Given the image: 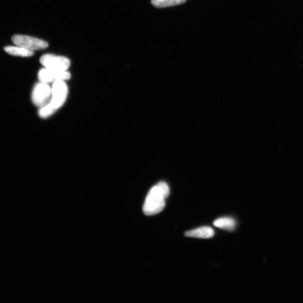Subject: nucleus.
Listing matches in <instances>:
<instances>
[{
    "instance_id": "f257e3e1",
    "label": "nucleus",
    "mask_w": 303,
    "mask_h": 303,
    "mask_svg": "<svg viewBox=\"0 0 303 303\" xmlns=\"http://www.w3.org/2000/svg\"><path fill=\"white\" fill-rule=\"evenodd\" d=\"M169 194V187L165 182H160L152 188L144 203V214L146 216L159 214L164 209L165 200L168 197Z\"/></svg>"
},
{
    "instance_id": "f03ea898",
    "label": "nucleus",
    "mask_w": 303,
    "mask_h": 303,
    "mask_svg": "<svg viewBox=\"0 0 303 303\" xmlns=\"http://www.w3.org/2000/svg\"><path fill=\"white\" fill-rule=\"evenodd\" d=\"M52 95L49 103L56 111L65 103L68 97L69 89L65 81H56L51 86Z\"/></svg>"
},
{
    "instance_id": "7ed1b4c3",
    "label": "nucleus",
    "mask_w": 303,
    "mask_h": 303,
    "mask_svg": "<svg viewBox=\"0 0 303 303\" xmlns=\"http://www.w3.org/2000/svg\"><path fill=\"white\" fill-rule=\"evenodd\" d=\"M51 95V86L49 84L40 82L33 89L32 100L36 106L41 107L50 102Z\"/></svg>"
},
{
    "instance_id": "20e7f679",
    "label": "nucleus",
    "mask_w": 303,
    "mask_h": 303,
    "mask_svg": "<svg viewBox=\"0 0 303 303\" xmlns=\"http://www.w3.org/2000/svg\"><path fill=\"white\" fill-rule=\"evenodd\" d=\"M40 63L45 68L55 71L68 70L70 61L64 56L46 54L41 57Z\"/></svg>"
},
{
    "instance_id": "39448f33",
    "label": "nucleus",
    "mask_w": 303,
    "mask_h": 303,
    "mask_svg": "<svg viewBox=\"0 0 303 303\" xmlns=\"http://www.w3.org/2000/svg\"><path fill=\"white\" fill-rule=\"evenodd\" d=\"M15 45L24 47L31 51L43 50L48 47L46 42L37 38L24 35H15L12 38Z\"/></svg>"
},
{
    "instance_id": "423d86ee",
    "label": "nucleus",
    "mask_w": 303,
    "mask_h": 303,
    "mask_svg": "<svg viewBox=\"0 0 303 303\" xmlns=\"http://www.w3.org/2000/svg\"><path fill=\"white\" fill-rule=\"evenodd\" d=\"M38 77L40 82L49 84L56 81H66L70 78L71 75L67 70L55 71L45 68L40 70Z\"/></svg>"
},
{
    "instance_id": "0eeeda50",
    "label": "nucleus",
    "mask_w": 303,
    "mask_h": 303,
    "mask_svg": "<svg viewBox=\"0 0 303 303\" xmlns=\"http://www.w3.org/2000/svg\"><path fill=\"white\" fill-rule=\"evenodd\" d=\"M214 234V230L211 227L204 226L189 231L185 234V235L187 237L209 239L213 237Z\"/></svg>"
},
{
    "instance_id": "6e6552de",
    "label": "nucleus",
    "mask_w": 303,
    "mask_h": 303,
    "mask_svg": "<svg viewBox=\"0 0 303 303\" xmlns=\"http://www.w3.org/2000/svg\"><path fill=\"white\" fill-rule=\"evenodd\" d=\"M4 50L9 55L21 57H30L34 54L33 51L17 45L14 46H7Z\"/></svg>"
},
{
    "instance_id": "1a4fd4ad",
    "label": "nucleus",
    "mask_w": 303,
    "mask_h": 303,
    "mask_svg": "<svg viewBox=\"0 0 303 303\" xmlns=\"http://www.w3.org/2000/svg\"><path fill=\"white\" fill-rule=\"evenodd\" d=\"M214 225L217 227L227 230H233L235 229L236 222L234 219L230 217H223L217 219L214 222Z\"/></svg>"
},
{
    "instance_id": "9d476101",
    "label": "nucleus",
    "mask_w": 303,
    "mask_h": 303,
    "mask_svg": "<svg viewBox=\"0 0 303 303\" xmlns=\"http://www.w3.org/2000/svg\"><path fill=\"white\" fill-rule=\"evenodd\" d=\"M186 2V0H151L152 4L156 8H164L179 6Z\"/></svg>"
},
{
    "instance_id": "9b49d317",
    "label": "nucleus",
    "mask_w": 303,
    "mask_h": 303,
    "mask_svg": "<svg viewBox=\"0 0 303 303\" xmlns=\"http://www.w3.org/2000/svg\"><path fill=\"white\" fill-rule=\"evenodd\" d=\"M56 111L55 109L48 103L40 107L39 114L42 118H47L54 114Z\"/></svg>"
}]
</instances>
